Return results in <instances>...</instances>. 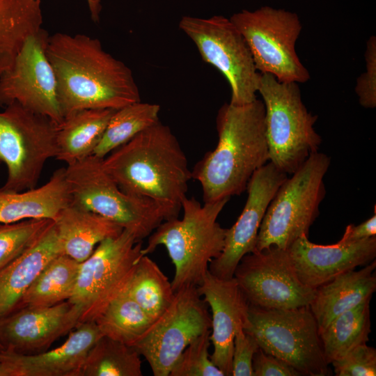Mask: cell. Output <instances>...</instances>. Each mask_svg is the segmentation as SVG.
Segmentation results:
<instances>
[{"instance_id":"obj_42","label":"cell","mask_w":376,"mask_h":376,"mask_svg":"<svg viewBox=\"0 0 376 376\" xmlns=\"http://www.w3.org/2000/svg\"><path fill=\"white\" fill-rule=\"evenodd\" d=\"M4 350L3 347H2V345L0 344V354Z\"/></svg>"},{"instance_id":"obj_31","label":"cell","mask_w":376,"mask_h":376,"mask_svg":"<svg viewBox=\"0 0 376 376\" xmlns=\"http://www.w3.org/2000/svg\"><path fill=\"white\" fill-rule=\"evenodd\" d=\"M159 105L137 102L118 109L111 116L93 155L103 159L159 119Z\"/></svg>"},{"instance_id":"obj_4","label":"cell","mask_w":376,"mask_h":376,"mask_svg":"<svg viewBox=\"0 0 376 376\" xmlns=\"http://www.w3.org/2000/svg\"><path fill=\"white\" fill-rule=\"evenodd\" d=\"M229 199L201 205L195 198L186 196L181 205L182 219L163 221L148 237L142 253H151L159 245L166 247L175 267L171 281L175 292L185 286H199L210 262L221 253L226 228L217 218Z\"/></svg>"},{"instance_id":"obj_20","label":"cell","mask_w":376,"mask_h":376,"mask_svg":"<svg viewBox=\"0 0 376 376\" xmlns=\"http://www.w3.org/2000/svg\"><path fill=\"white\" fill-rule=\"evenodd\" d=\"M102 336L94 321L81 322L58 347L31 355L3 350L0 361L12 376H81L88 353Z\"/></svg>"},{"instance_id":"obj_5","label":"cell","mask_w":376,"mask_h":376,"mask_svg":"<svg viewBox=\"0 0 376 376\" xmlns=\"http://www.w3.org/2000/svg\"><path fill=\"white\" fill-rule=\"evenodd\" d=\"M102 159L92 155L65 168L71 203L118 224L138 242L163 221L176 218L152 199L123 191L104 171Z\"/></svg>"},{"instance_id":"obj_40","label":"cell","mask_w":376,"mask_h":376,"mask_svg":"<svg viewBox=\"0 0 376 376\" xmlns=\"http://www.w3.org/2000/svg\"><path fill=\"white\" fill-rule=\"evenodd\" d=\"M86 1L88 7L91 19L94 22H98L102 10V0H86Z\"/></svg>"},{"instance_id":"obj_9","label":"cell","mask_w":376,"mask_h":376,"mask_svg":"<svg viewBox=\"0 0 376 376\" xmlns=\"http://www.w3.org/2000/svg\"><path fill=\"white\" fill-rule=\"evenodd\" d=\"M58 124L47 116L12 103L0 111V162L7 176L1 189L37 187L47 161L57 154Z\"/></svg>"},{"instance_id":"obj_18","label":"cell","mask_w":376,"mask_h":376,"mask_svg":"<svg viewBox=\"0 0 376 376\" xmlns=\"http://www.w3.org/2000/svg\"><path fill=\"white\" fill-rule=\"evenodd\" d=\"M288 251L301 281L315 290L339 274L375 260L376 236L355 241L342 237L336 244L321 245L303 235Z\"/></svg>"},{"instance_id":"obj_36","label":"cell","mask_w":376,"mask_h":376,"mask_svg":"<svg viewBox=\"0 0 376 376\" xmlns=\"http://www.w3.org/2000/svg\"><path fill=\"white\" fill-rule=\"evenodd\" d=\"M366 71L357 79L355 92L359 104L366 109L376 107V37L372 36L366 42Z\"/></svg>"},{"instance_id":"obj_28","label":"cell","mask_w":376,"mask_h":376,"mask_svg":"<svg viewBox=\"0 0 376 376\" xmlns=\"http://www.w3.org/2000/svg\"><path fill=\"white\" fill-rule=\"evenodd\" d=\"M370 300L341 313L319 332L327 364L369 340Z\"/></svg>"},{"instance_id":"obj_41","label":"cell","mask_w":376,"mask_h":376,"mask_svg":"<svg viewBox=\"0 0 376 376\" xmlns=\"http://www.w3.org/2000/svg\"><path fill=\"white\" fill-rule=\"evenodd\" d=\"M0 376H12V373L8 365L0 361Z\"/></svg>"},{"instance_id":"obj_37","label":"cell","mask_w":376,"mask_h":376,"mask_svg":"<svg viewBox=\"0 0 376 376\" xmlns=\"http://www.w3.org/2000/svg\"><path fill=\"white\" fill-rule=\"evenodd\" d=\"M259 348L253 336L245 332L243 327H239L234 338L232 375L253 376V357Z\"/></svg>"},{"instance_id":"obj_11","label":"cell","mask_w":376,"mask_h":376,"mask_svg":"<svg viewBox=\"0 0 376 376\" xmlns=\"http://www.w3.org/2000/svg\"><path fill=\"white\" fill-rule=\"evenodd\" d=\"M138 242L123 229L102 240L80 267L75 289L68 299L81 312V323L94 321L108 304L124 292L142 253Z\"/></svg>"},{"instance_id":"obj_39","label":"cell","mask_w":376,"mask_h":376,"mask_svg":"<svg viewBox=\"0 0 376 376\" xmlns=\"http://www.w3.org/2000/svg\"><path fill=\"white\" fill-rule=\"evenodd\" d=\"M374 210V214L361 224L357 226L348 225L342 237L346 240L355 241L376 236L375 205Z\"/></svg>"},{"instance_id":"obj_29","label":"cell","mask_w":376,"mask_h":376,"mask_svg":"<svg viewBox=\"0 0 376 376\" xmlns=\"http://www.w3.org/2000/svg\"><path fill=\"white\" fill-rule=\"evenodd\" d=\"M94 322L103 336L132 347L155 321L125 291L112 300Z\"/></svg>"},{"instance_id":"obj_2","label":"cell","mask_w":376,"mask_h":376,"mask_svg":"<svg viewBox=\"0 0 376 376\" xmlns=\"http://www.w3.org/2000/svg\"><path fill=\"white\" fill-rule=\"evenodd\" d=\"M263 101L241 105L225 103L216 118L218 143L191 171L199 182L204 203H212L246 189L253 174L269 162Z\"/></svg>"},{"instance_id":"obj_34","label":"cell","mask_w":376,"mask_h":376,"mask_svg":"<svg viewBox=\"0 0 376 376\" xmlns=\"http://www.w3.org/2000/svg\"><path fill=\"white\" fill-rule=\"evenodd\" d=\"M209 330L193 340L175 363L170 376H225L211 361Z\"/></svg>"},{"instance_id":"obj_16","label":"cell","mask_w":376,"mask_h":376,"mask_svg":"<svg viewBox=\"0 0 376 376\" xmlns=\"http://www.w3.org/2000/svg\"><path fill=\"white\" fill-rule=\"evenodd\" d=\"M288 174L271 162L251 176L246 189L248 197L236 222L226 228L225 242L220 256L209 265V272L218 278L230 279L240 260L256 251L260 226L266 210Z\"/></svg>"},{"instance_id":"obj_10","label":"cell","mask_w":376,"mask_h":376,"mask_svg":"<svg viewBox=\"0 0 376 376\" xmlns=\"http://www.w3.org/2000/svg\"><path fill=\"white\" fill-rule=\"evenodd\" d=\"M230 19L246 40L258 72L272 75L283 82L309 79L295 50L302 28L296 13L266 6L243 10Z\"/></svg>"},{"instance_id":"obj_17","label":"cell","mask_w":376,"mask_h":376,"mask_svg":"<svg viewBox=\"0 0 376 376\" xmlns=\"http://www.w3.org/2000/svg\"><path fill=\"white\" fill-rule=\"evenodd\" d=\"M80 323V310L68 300L52 306L19 308L0 318V344L8 352L38 354Z\"/></svg>"},{"instance_id":"obj_13","label":"cell","mask_w":376,"mask_h":376,"mask_svg":"<svg viewBox=\"0 0 376 376\" xmlns=\"http://www.w3.org/2000/svg\"><path fill=\"white\" fill-rule=\"evenodd\" d=\"M207 306L197 287L180 288L169 308L132 346L146 359L155 376H169L189 344L211 330Z\"/></svg>"},{"instance_id":"obj_35","label":"cell","mask_w":376,"mask_h":376,"mask_svg":"<svg viewBox=\"0 0 376 376\" xmlns=\"http://www.w3.org/2000/svg\"><path fill=\"white\" fill-rule=\"evenodd\" d=\"M331 364L336 376H375L376 350L366 343L361 344Z\"/></svg>"},{"instance_id":"obj_12","label":"cell","mask_w":376,"mask_h":376,"mask_svg":"<svg viewBox=\"0 0 376 376\" xmlns=\"http://www.w3.org/2000/svg\"><path fill=\"white\" fill-rule=\"evenodd\" d=\"M179 27L195 44L202 59L226 77L231 89L230 103L241 105L257 99L260 73L246 40L230 18L183 16Z\"/></svg>"},{"instance_id":"obj_30","label":"cell","mask_w":376,"mask_h":376,"mask_svg":"<svg viewBox=\"0 0 376 376\" xmlns=\"http://www.w3.org/2000/svg\"><path fill=\"white\" fill-rule=\"evenodd\" d=\"M125 292L154 321L169 308L175 297L171 282L147 255L139 260Z\"/></svg>"},{"instance_id":"obj_1","label":"cell","mask_w":376,"mask_h":376,"mask_svg":"<svg viewBox=\"0 0 376 376\" xmlns=\"http://www.w3.org/2000/svg\"><path fill=\"white\" fill-rule=\"evenodd\" d=\"M46 54L54 71L63 118L88 109H118L140 102L131 69L85 34L49 36Z\"/></svg>"},{"instance_id":"obj_23","label":"cell","mask_w":376,"mask_h":376,"mask_svg":"<svg viewBox=\"0 0 376 376\" xmlns=\"http://www.w3.org/2000/svg\"><path fill=\"white\" fill-rule=\"evenodd\" d=\"M375 268V260L359 270L339 274L315 289L308 306L319 332L341 313L371 299L376 290Z\"/></svg>"},{"instance_id":"obj_22","label":"cell","mask_w":376,"mask_h":376,"mask_svg":"<svg viewBox=\"0 0 376 376\" xmlns=\"http://www.w3.org/2000/svg\"><path fill=\"white\" fill-rule=\"evenodd\" d=\"M71 202L65 168H60L41 187L22 191H8L0 188V224L31 219L54 221Z\"/></svg>"},{"instance_id":"obj_14","label":"cell","mask_w":376,"mask_h":376,"mask_svg":"<svg viewBox=\"0 0 376 376\" xmlns=\"http://www.w3.org/2000/svg\"><path fill=\"white\" fill-rule=\"evenodd\" d=\"M233 277L249 305L262 308L308 306L315 293L298 277L288 249L276 246L243 256Z\"/></svg>"},{"instance_id":"obj_21","label":"cell","mask_w":376,"mask_h":376,"mask_svg":"<svg viewBox=\"0 0 376 376\" xmlns=\"http://www.w3.org/2000/svg\"><path fill=\"white\" fill-rule=\"evenodd\" d=\"M63 253L53 221L32 246L0 269V318L18 308L39 273L52 259Z\"/></svg>"},{"instance_id":"obj_26","label":"cell","mask_w":376,"mask_h":376,"mask_svg":"<svg viewBox=\"0 0 376 376\" xmlns=\"http://www.w3.org/2000/svg\"><path fill=\"white\" fill-rule=\"evenodd\" d=\"M42 23L40 0H0V75Z\"/></svg>"},{"instance_id":"obj_6","label":"cell","mask_w":376,"mask_h":376,"mask_svg":"<svg viewBox=\"0 0 376 376\" xmlns=\"http://www.w3.org/2000/svg\"><path fill=\"white\" fill-rule=\"evenodd\" d=\"M257 92L265 106L269 162L291 175L318 152L322 138L314 129L318 116L307 110L297 82L260 73Z\"/></svg>"},{"instance_id":"obj_25","label":"cell","mask_w":376,"mask_h":376,"mask_svg":"<svg viewBox=\"0 0 376 376\" xmlns=\"http://www.w3.org/2000/svg\"><path fill=\"white\" fill-rule=\"evenodd\" d=\"M116 110L88 109L65 116L58 126L55 158L68 166L92 155Z\"/></svg>"},{"instance_id":"obj_27","label":"cell","mask_w":376,"mask_h":376,"mask_svg":"<svg viewBox=\"0 0 376 376\" xmlns=\"http://www.w3.org/2000/svg\"><path fill=\"white\" fill-rule=\"evenodd\" d=\"M80 263L63 253L52 259L27 289L17 308L52 306L68 300L75 289Z\"/></svg>"},{"instance_id":"obj_33","label":"cell","mask_w":376,"mask_h":376,"mask_svg":"<svg viewBox=\"0 0 376 376\" xmlns=\"http://www.w3.org/2000/svg\"><path fill=\"white\" fill-rule=\"evenodd\" d=\"M53 221L31 219L0 224V269L32 246Z\"/></svg>"},{"instance_id":"obj_3","label":"cell","mask_w":376,"mask_h":376,"mask_svg":"<svg viewBox=\"0 0 376 376\" xmlns=\"http://www.w3.org/2000/svg\"><path fill=\"white\" fill-rule=\"evenodd\" d=\"M102 164L123 191L152 199L178 217L192 177L169 126L157 121L111 152Z\"/></svg>"},{"instance_id":"obj_8","label":"cell","mask_w":376,"mask_h":376,"mask_svg":"<svg viewBox=\"0 0 376 376\" xmlns=\"http://www.w3.org/2000/svg\"><path fill=\"white\" fill-rule=\"evenodd\" d=\"M243 329L265 352L287 363L301 375H331L309 306L268 309L249 305Z\"/></svg>"},{"instance_id":"obj_38","label":"cell","mask_w":376,"mask_h":376,"mask_svg":"<svg viewBox=\"0 0 376 376\" xmlns=\"http://www.w3.org/2000/svg\"><path fill=\"white\" fill-rule=\"evenodd\" d=\"M253 376H299L300 373L281 359L259 348L253 357Z\"/></svg>"},{"instance_id":"obj_19","label":"cell","mask_w":376,"mask_h":376,"mask_svg":"<svg viewBox=\"0 0 376 376\" xmlns=\"http://www.w3.org/2000/svg\"><path fill=\"white\" fill-rule=\"evenodd\" d=\"M197 289L212 312L210 340L214 350L210 359L225 376H230L234 338L246 321L249 305L234 277L223 279L208 271Z\"/></svg>"},{"instance_id":"obj_32","label":"cell","mask_w":376,"mask_h":376,"mask_svg":"<svg viewBox=\"0 0 376 376\" xmlns=\"http://www.w3.org/2000/svg\"><path fill=\"white\" fill-rule=\"evenodd\" d=\"M132 346L102 336L89 350L81 376H141V360Z\"/></svg>"},{"instance_id":"obj_15","label":"cell","mask_w":376,"mask_h":376,"mask_svg":"<svg viewBox=\"0 0 376 376\" xmlns=\"http://www.w3.org/2000/svg\"><path fill=\"white\" fill-rule=\"evenodd\" d=\"M48 37L43 29L30 36L10 67L0 75V107L16 102L59 125L63 117L55 73L46 54Z\"/></svg>"},{"instance_id":"obj_24","label":"cell","mask_w":376,"mask_h":376,"mask_svg":"<svg viewBox=\"0 0 376 376\" xmlns=\"http://www.w3.org/2000/svg\"><path fill=\"white\" fill-rule=\"evenodd\" d=\"M54 223L63 253L79 263L86 260L102 240L123 230L113 221L72 203L61 211Z\"/></svg>"},{"instance_id":"obj_7","label":"cell","mask_w":376,"mask_h":376,"mask_svg":"<svg viewBox=\"0 0 376 376\" xmlns=\"http://www.w3.org/2000/svg\"><path fill=\"white\" fill-rule=\"evenodd\" d=\"M330 163L326 154L315 152L285 180L263 219L256 251L271 246L288 249L301 235L308 236L326 194L324 178Z\"/></svg>"}]
</instances>
